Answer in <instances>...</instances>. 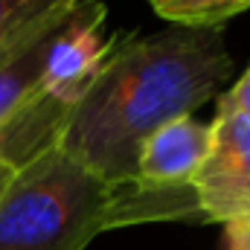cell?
<instances>
[{"instance_id": "obj_1", "label": "cell", "mask_w": 250, "mask_h": 250, "mask_svg": "<svg viewBox=\"0 0 250 250\" xmlns=\"http://www.w3.org/2000/svg\"><path fill=\"white\" fill-rule=\"evenodd\" d=\"M230 76L233 56L218 26L117 38L67 114L59 146L105 181H131L143 143L192 117Z\"/></svg>"}, {"instance_id": "obj_2", "label": "cell", "mask_w": 250, "mask_h": 250, "mask_svg": "<svg viewBox=\"0 0 250 250\" xmlns=\"http://www.w3.org/2000/svg\"><path fill=\"white\" fill-rule=\"evenodd\" d=\"M178 218L204 221L192 187L105 181L56 143L18 166L0 192V250H87L105 230Z\"/></svg>"}, {"instance_id": "obj_3", "label": "cell", "mask_w": 250, "mask_h": 250, "mask_svg": "<svg viewBox=\"0 0 250 250\" xmlns=\"http://www.w3.org/2000/svg\"><path fill=\"white\" fill-rule=\"evenodd\" d=\"M192 189L204 221L227 227L250 218V117L218 102Z\"/></svg>"}, {"instance_id": "obj_4", "label": "cell", "mask_w": 250, "mask_h": 250, "mask_svg": "<svg viewBox=\"0 0 250 250\" xmlns=\"http://www.w3.org/2000/svg\"><path fill=\"white\" fill-rule=\"evenodd\" d=\"M207 146H209L207 123H198L192 117L175 120L143 143L134 178L157 189L192 187V178L207 154Z\"/></svg>"}, {"instance_id": "obj_5", "label": "cell", "mask_w": 250, "mask_h": 250, "mask_svg": "<svg viewBox=\"0 0 250 250\" xmlns=\"http://www.w3.org/2000/svg\"><path fill=\"white\" fill-rule=\"evenodd\" d=\"M70 9H64L62 15L44 21L41 26L26 32L12 47L0 50V134L15 123V117L35 99V93L41 87V79H44L47 53H50L53 38H56L64 15Z\"/></svg>"}, {"instance_id": "obj_6", "label": "cell", "mask_w": 250, "mask_h": 250, "mask_svg": "<svg viewBox=\"0 0 250 250\" xmlns=\"http://www.w3.org/2000/svg\"><path fill=\"white\" fill-rule=\"evenodd\" d=\"M148 3L163 21L189 29H209V26L221 29L224 21L250 9V0H148Z\"/></svg>"}, {"instance_id": "obj_7", "label": "cell", "mask_w": 250, "mask_h": 250, "mask_svg": "<svg viewBox=\"0 0 250 250\" xmlns=\"http://www.w3.org/2000/svg\"><path fill=\"white\" fill-rule=\"evenodd\" d=\"M76 0H0V50L21 41L44 21L62 15Z\"/></svg>"}, {"instance_id": "obj_8", "label": "cell", "mask_w": 250, "mask_h": 250, "mask_svg": "<svg viewBox=\"0 0 250 250\" xmlns=\"http://www.w3.org/2000/svg\"><path fill=\"white\" fill-rule=\"evenodd\" d=\"M218 102L227 105V108H233V111H239V114H245V117H250V67L242 73V79H239Z\"/></svg>"}, {"instance_id": "obj_9", "label": "cell", "mask_w": 250, "mask_h": 250, "mask_svg": "<svg viewBox=\"0 0 250 250\" xmlns=\"http://www.w3.org/2000/svg\"><path fill=\"white\" fill-rule=\"evenodd\" d=\"M224 250H250V218L227 224V248Z\"/></svg>"}, {"instance_id": "obj_10", "label": "cell", "mask_w": 250, "mask_h": 250, "mask_svg": "<svg viewBox=\"0 0 250 250\" xmlns=\"http://www.w3.org/2000/svg\"><path fill=\"white\" fill-rule=\"evenodd\" d=\"M12 175H15V166H9L3 157H0V192L6 189V184L12 181Z\"/></svg>"}]
</instances>
